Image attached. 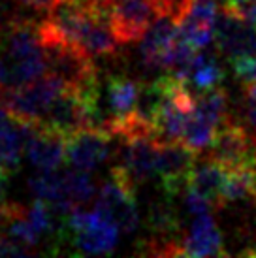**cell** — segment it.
Listing matches in <instances>:
<instances>
[{
    "instance_id": "cell-11",
    "label": "cell",
    "mask_w": 256,
    "mask_h": 258,
    "mask_svg": "<svg viewBox=\"0 0 256 258\" xmlns=\"http://www.w3.org/2000/svg\"><path fill=\"white\" fill-rule=\"evenodd\" d=\"M25 155L38 172L58 170L66 160V136L42 124H34L30 130Z\"/></svg>"
},
{
    "instance_id": "cell-10",
    "label": "cell",
    "mask_w": 256,
    "mask_h": 258,
    "mask_svg": "<svg viewBox=\"0 0 256 258\" xmlns=\"http://www.w3.org/2000/svg\"><path fill=\"white\" fill-rule=\"evenodd\" d=\"M179 38V21L171 15H160L145 32L140 47L142 60L149 68H170L171 53Z\"/></svg>"
},
{
    "instance_id": "cell-16",
    "label": "cell",
    "mask_w": 256,
    "mask_h": 258,
    "mask_svg": "<svg viewBox=\"0 0 256 258\" xmlns=\"http://www.w3.org/2000/svg\"><path fill=\"white\" fill-rule=\"evenodd\" d=\"M29 186L32 194L38 200L47 202L58 215H68L74 211L66 194V181H64V170H45L32 175L29 181Z\"/></svg>"
},
{
    "instance_id": "cell-13",
    "label": "cell",
    "mask_w": 256,
    "mask_h": 258,
    "mask_svg": "<svg viewBox=\"0 0 256 258\" xmlns=\"http://www.w3.org/2000/svg\"><path fill=\"white\" fill-rule=\"evenodd\" d=\"M183 256H222L224 243L219 226L215 224L211 213L196 215L190 228L183 234Z\"/></svg>"
},
{
    "instance_id": "cell-18",
    "label": "cell",
    "mask_w": 256,
    "mask_h": 258,
    "mask_svg": "<svg viewBox=\"0 0 256 258\" xmlns=\"http://www.w3.org/2000/svg\"><path fill=\"white\" fill-rule=\"evenodd\" d=\"M196 111L219 128L221 122L228 117V93L222 89V85L196 93Z\"/></svg>"
},
{
    "instance_id": "cell-8",
    "label": "cell",
    "mask_w": 256,
    "mask_h": 258,
    "mask_svg": "<svg viewBox=\"0 0 256 258\" xmlns=\"http://www.w3.org/2000/svg\"><path fill=\"white\" fill-rule=\"evenodd\" d=\"M160 142L162 140H158L153 134H140L121 142L122 157L121 164H117V168L134 186L142 185L157 175V157Z\"/></svg>"
},
{
    "instance_id": "cell-15",
    "label": "cell",
    "mask_w": 256,
    "mask_h": 258,
    "mask_svg": "<svg viewBox=\"0 0 256 258\" xmlns=\"http://www.w3.org/2000/svg\"><path fill=\"white\" fill-rule=\"evenodd\" d=\"M224 179H226V168L217 162L213 158L196 162L188 177V188L202 194L213 208H222L224 206Z\"/></svg>"
},
{
    "instance_id": "cell-4",
    "label": "cell",
    "mask_w": 256,
    "mask_h": 258,
    "mask_svg": "<svg viewBox=\"0 0 256 258\" xmlns=\"http://www.w3.org/2000/svg\"><path fill=\"white\" fill-rule=\"evenodd\" d=\"M94 209L106 215L119 232L130 234L138 228L140 215L136 206V186L122 175L117 166L111 168L109 179L100 188Z\"/></svg>"
},
{
    "instance_id": "cell-12",
    "label": "cell",
    "mask_w": 256,
    "mask_h": 258,
    "mask_svg": "<svg viewBox=\"0 0 256 258\" xmlns=\"http://www.w3.org/2000/svg\"><path fill=\"white\" fill-rule=\"evenodd\" d=\"M219 8L215 0H194L188 14L179 23V36L196 49H204L215 40Z\"/></svg>"
},
{
    "instance_id": "cell-2",
    "label": "cell",
    "mask_w": 256,
    "mask_h": 258,
    "mask_svg": "<svg viewBox=\"0 0 256 258\" xmlns=\"http://www.w3.org/2000/svg\"><path fill=\"white\" fill-rule=\"evenodd\" d=\"M58 237L60 241H68L78 252L107 254L117 245L119 228L98 209L83 211L79 208L64 215L62 226L58 228Z\"/></svg>"
},
{
    "instance_id": "cell-22",
    "label": "cell",
    "mask_w": 256,
    "mask_h": 258,
    "mask_svg": "<svg viewBox=\"0 0 256 258\" xmlns=\"http://www.w3.org/2000/svg\"><path fill=\"white\" fill-rule=\"evenodd\" d=\"M15 2H21V4L32 8L36 12H47V10L53 6L55 0H15Z\"/></svg>"
},
{
    "instance_id": "cell-17",
    "label": "cell",
    "mask_w": 256,
    "mask_h": 258,
    "mask_svg": "<svg viewBox=\"0 0 256 258\" xmlns=\"http://www.w3.org/2000/svg\"><path fill=\"white\" fill-rule=\"evenodd\" d=\"M183 79L188 83V87H194L196 93H202V91L221 87L224 79V70L213 55H207L200 49Z\"/></svg>"
},
{
    "instance_id": "cell-20",
    "label": "cell",
    "mask_w": 256,
    "mask_h": 258,
    "mask_svg": "<svg viewBox=\"0 0 256 258\" xmlns=\"http://www.w3.org/2000/svg\"><path fill=\"white\" fill-rule=\"evenodd\" d=\"M243 113H245L247 124L252 128V134L256 136V79L245 83V89H243Z\"/></svg>"
},
{
    "instance_id": "cell-21",
    "label": "cell",
    "mask_w": 256,
    "mask_h": 258,
    "mask_svg": "<svg viewBox=\"0 0 256 258\" xmlns=\"http://www.w3.org/2000/svg\"><path fill=\"white\" fill-rule=\"evenodd\" d=\"M8 179H10V173L0 170V221L4 219L12 206V202L8 200Z\"/></svg>"
},
{
    "instance_id": "cell-14",
    "label": "cell",
    "mask_w": 256,
    "mask_h": 258,
    "mask_svg": "<svg viewBox=\"0 0 256 258\" xmlns=\"http://www.w3.org/2000/svg\"><path fill=\"white\" fill-rule=\"evenodd\" d=\"M142 81L122 76V74L109 76L106 79L107 106H109V117L107 119H122V117L134 113L138 109L140 96H142Z\"/></svg>"
},
{
    "instance_id": "cell-19",
    "label": "cell",
    "mask_w": 256,
    "mask_h": 258,
    "mask_svg": "<svg viewBox=\"0 0 256 258\" xmlns=\"http://www.w3.org/2000/svg\"><path fill=\"white\" fill-rule=\"evenodd\" d=\"M64 181H66V194H68L72 209L83 208L85 204L93 200L94 183L89 177V172L78 170V168L64 170Z\"/></svg>"
},
{
    "instance_id": "cell-6",
    "label": "cell",
    "mask_w": 256,
    "mask_h": 258,
    "mask_svg": "<svg viewBox=\"0 0 256 258\" xmlns=\"http://www.w3.org/2000/svg\"><path fill=\"white\" fill-rule=\"evenodd\" d=\"M198 151L183 142H160L157 157V177L168 198L185 192Z\"/></svg>"
},
{
    "instance_id": "cell-1",
    "label": "cell",
    "mask_w": 256,
    "mask_h": 258,
    "mask_svg": "<svg viewBox=\"0 0 256 258\" xmlns=\"http://www.w3.org/2000/svg\"><path fill=\"white\" fill-rule=\"evenodd\" d=\"M47 72V53L40 23L10 19L0 23V93L27 85Z\"/></svg>"
},
{
    "instance_id": "cell-3",
    "label": "cell",
    "mask_w": 256,
    "mask_h": 258,
    "mask_svg": "<svg viewBox=\"0 0 256 258\" xmlns=\"http://www.w3.org/2000/svg\"><path fill=\"white\" fill-rule=\"evenodd\" d=\"M64 87L66 83L58 76L45 72L42 78L34 79L19 89L0 93V98L14 119L30 124H40L45 113L49 111L51 104L64 91Z\"/></svg>"
},
{
    "instance_id": "cell-23",
    "label": "cell",
    "mask_w": 256,
    "mask_h": 258,
    "mask_svg": "<svg viewBox=\"0 0 256 258\" xmlns=\"http://www.w3.org/2000/svg\"><path fill=\"white\" fill-rule=\"evenodd\" d=\"M249 0H222V6L228 8V10H232V12H237L241 6H245Z\"/></svg>"
},
{
    "instance_id": "cell-5",
    "label": "cell",
    "mask_w": 256,
    "mask_h": 258,
    "mask_svg": "<svg viewBox=\"0 0 256 258\" xmlns=\"http://www.w3.org/2000/svg\"><path fill=\"white\" fill-rule=\"evenodd\" d=\"M107 14L117 40L126 45L143 40L162 12L155 0H107Z\"/></svg>"
},
{
    "instance_id": "cell-7",
    "label": "cell",
    "mask_w": 256,
    "mask_h": 258,
    "mask_svg": "<svg viewBox=\"0 0 256 258\" xmlns=\"http://www.w3.org/2000/svg\"><path fill=\"white\" fill-rule=\"evenodd\" d=\"M215 42L222 55L230 60V64L237 60L256 58V27L224 6L219 10Z\"/></svg>"
},
{
    "instance_id": "cell-9",
    "label": "cell",
    "mask_w": 256,
    "mask_h": 258,
    "mask_svg": "<svg viewBox=\"0 0 256 258\" xmlns=\"http://www.w3.org/2000/svg\"><path fill=\"white\" fill-rule=\"evenodd\" d=\"M111 136L102 126H87L66 138V160L72 168L91 172L109 158Z\"/></svg>"
}]
</instances>
